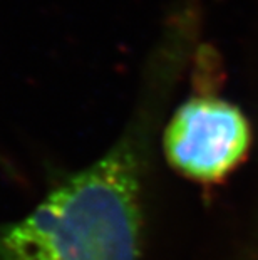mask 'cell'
I'll return each instance as SVG.
<instances>
[{
    "instance_id": "cell-1",
    "label": "cell",
    "mask_w": 258,
    "mask_h": 260,
    "mask_svg": "<svg viewBox=\"0 0 258 260\" xmlns=\"http://www.w3.org/2000/svg\"><path fill=\"white\" fill-rule=\"evenodd\" d=\"M139 229L136 156L118 146L0 229V260H136Z\"/></svg>"
},
{
    "instance_id": "cell-2",
    "label": "cell",
    "mask_w": 258,
    "mask_h": 260,
    "mask_svg": "<svg viewBox=\"0 0 258 260\" xmlns=\"http://www.w3.org/2000/svg\"><path fill=\"white\" fill-rule=\"evenodd\" d=\"M250 145V128L233 104L215 98L185 103L164 135V149L176 170L193 180L216 181L233 170Z\"/></svg>"
}]
</instances>
